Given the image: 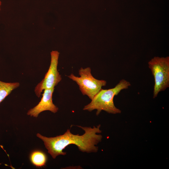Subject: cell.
<instances>
[{"label":"cell","instance_id":"cell-1","mask_svg":"<svg viewBox=\"0 0 169 169\" xmlns=\"http://www.w3.org/2000/svg\"><path fill=\"white\" fill-rule=\"evenodd\" d=\"M77 126L84 131L83 135L73 134L70 132V130L68 129L63 135L54 137H48L39 133L37 134L36 136L43 141L48 153L53 159L60 155H66V152H63V150L71 144L76 146L79 150L83 152H97L98 147L95 145L101 142L102 138L101 135L97 134L101 132L100 125L96 126H94L93 128L80 125Z\"/></svg>","mask_w":169,"mask_h":169},{"label":"cell","instance_id":"cell-2","mask_svg":"<svg viewBox=\"0 0 169 169\" xmlns=\"http://www.w3.org/2000/svg\"><path fill=\"white\" fill-rule=\"evenodd\" d=\"M131 85L129 81L122 79L113 88L105 90L101 89L94 97L91 102L84 106L83 110L91 111L96 110L97 115L102 110L112 114L121 113V110L115 105L114 98L121 90L128 89Z\"/></svg>","mask_w":169,"mask_h":169},{"label":"cell","instance_id":"cell-3","mask_svg":"<svg viewBox=\"0 0 169 169\" xmlns=\"http://www.w3.org/2000/svg\"><path fill=\"white\" fill-rule=\"evenodd\" d=\"M154 79L153 98L169 87V57H154L148 62Z\"/></svg>","mask_w":169,"mask_h":169},{"label":"cell","instance_id":"cell-4","mask_svg":"<svg viewBox=\"0 0 169 169\" xmlns=\"http://www.w3.org/2000/svg\"><path fill=\"white\" fill-rule=\"evenodd\" d=\"M79 72L80 77L76 76L72 73L68 77L76 82L83 95L88 96L92 100L102 87L106 85V81L95 78L91 74L89 67L84 69L81 67Z\"/></svg>","mask_w":169,"mask_h":169},{"label":"cell","instance_id":"cell-5","mask_svg":"<svg viewBox=\"0 0 169 169\" xmlns=\"http://www.w3.org/2000/svg\"><path fill=\"white\" fill-rule=\"evenodd\" d=\"M50 54L51 62L49 69L44 78L37 84L34 89L35 94L38 98L40 97L44 90L54 88L62 80L57 69L59 53L57 51H52Z\"/></svg>","mask_w":169,"mask_h":169},{"label":"cell","instance_id":"cell-6","mask_svg":"<svg viewBox=\"0 0 169 169\" xmlns=\"http://www.w3.org/2000/svg\"><path fill=\"white\" fill-rule=\"evenodd\" d=\"M54 88L44 90L40 101L35 107L29 110L27 115L37 118L39 114L45 111L48 110L55 113L58 110V108L53 102L52 95Z\"/></svg>","mask_w":169,"mask_h":169},{"label":"cell","instance_id":"cell-7","mask_svg":"<svg viewBox=\"0 0 169 169\" xmlns=\"http://www.w3.org/2000/svg\"><path fill=\"white\" fill-rule=\"evenodd\" d=\"M19 85V82H5L0 80V103Z\"/></svg>","mask_w":169,"mask_h":169},{"label":"cell","instance_id":"cell-8","mask_svg":"<svg viewBox=\"0 0 169 169\" xmlns=\"http://www.w3.org/2000/svg\"><path fill=\"white\" fill-rule=\"evenodd\" d=\"M30 159L31 163L37 167H42L45 165L47 157L43 151L37 150L33 151L31 154Z\"/></svg>","mask_w":169,"mask_h":169},{"label":"cell","instance_id":"cell-9","mask_svg":"<svg viewBox=\"0 0 169 169\" xmlns=\"http://www.w3.org/2000/svg\"><path fill=\"white\" fill-rule=\"evenodd\" d=\"M1 5H2V2L1 0H0V11L1 10Z\"/></svg>","mask_w":169,"mask_h":169}]
</instances>
